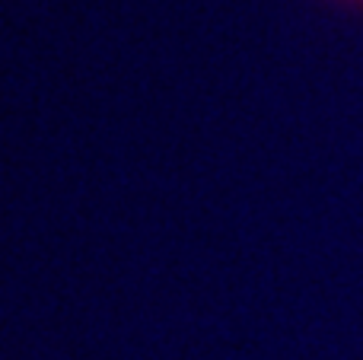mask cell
<instances>
[{"instance_id":"6da1fadb","label":"cell","mask_w":363,"mask_h":360,"mask_svg":"<svg viewBox=\"0 0 363 360\" xmlns=\"http://www.w3.org/2000/svg\"><path fill=\"white\" fill-rule=\"evenodd\" d=\"M347 4H354V6H363V0H347Z\"/></svg>"}]
</instances>
